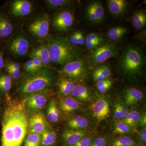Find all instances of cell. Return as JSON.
<instances>
[{"mask_svg":"<svg viewBox=\"0 0 146 146\" xmlns=\"http://www.w3.org/2000/svg\"><path fill=\"white\" fill-rule=\"evenodd\" d=\"M108 6L110 13L115 16H119L124 13L128 1L125 0H108Z\"/></svg>","mask_w":146,"mask_h":146,"instance_id":"2e32d148","label":"cell"},{"mask_svg":"<svg viewBox=\"0 0 146 146\" xmlns=\"http://www.w3.org/2000/svg\"><path fill=\"white\" fill-rule=\"evenodd\" d=\"M132 24L136 29H141L144 27L146 24L145 11L141 10L135 13L132 18Z\"/></svg>","mask_w":146,"mask_h":146,"instance_id":"4316f807","label":"cell"},{"mask_svg":"<svg viewBox=\"0 0 146 146\" xmlns=\"http://www.w3.org/2000/svg\"><path fill=\"white\" fill-rule=\"evenodd\" d=\"M29 54L35 55L40 58L44 66L49 64L50 59L48 48L47 44H42L32 49Z\"/></svg>","mask_w":146,"mask_h":146,"instance_id":"e0dca14e","label":"cell"},{"mask_svg":"<svg viewBox=\"0 0 146 146\" xmlns=\"http://www.w3.org/2000/svg\"><path fill=\"white\" fill-rule=\"evenodd\" d=\"M47 45L50 62L55 65H64L78 60L83 53L80 48L61 35L50 37Z\"/></svg>","mask_w":146,"mask_h":146,"instance_id":"7a4b0ae2","label":"cell"},{"mask_svg":"<svg viewBox=\"0 0 146 146\" xmlns=\"http://www.w3.org/2000/svg\"><path fill=\"white\" fill-rule=\"evenodd\" d=\"M119 48L114 42H108L95 48L89 56V61L92 65H97L105 62L117 54Z\"/></svg>","mask_w":146,"mask_h":146,"instance_id":"5b68a950","label":"cell"},{"mask_svg":"<svg viewBox=\"0 0 146 146\" xmlns=\"http://www.w3.org/2000/svg\"></svg>","mask_w":146,"mask_h":146,"instance_id":"f907efd6","label":"cell"},{"mask_svg":"<svg viewBox=\"0 0 146 146\" xmlns=\"http://www.w3.org/2000/svg\"><path fill=\"white\" fill-rule=\"evenodd\" d=\"M119 108L122 118H124L128 113L127 110L121 104H120Z\"/></svg>","mask_w":146,"mask_h":146,"instance_id":"bcb514c9","label":"cell"},{"mask_svg":"<svg viewBox=\"0 0 146 146\" xmlns=\"http://www.w3.org/2000/svg\"><path fill=\"white\" fill-rule=\"evenodd\" d=\"M85 40L83 33L80 31H78V45H83Z\"/></svg>","mask_w":146,"mask_h":146,"instance_id":"7bdbcfd3","label":"cell"},{"mask_svg":"<svg viewBox=\"0 0 146 146\" xmlns=\"http://www.w3.org/2000/svg\"><path fill=\"white\" fill-rule=\"evenodd\" d=\"M127 29L126 28L117 27L112 28L108 31V36L112 41H117L121 38L126 33Z\"/></svg>","mask_w":146,"mask_h":146,"instance_id":"f546056e","label":"cell"},{"mask_svg":"<svg viewBox=\"0 0 146 146\" xmlns=\"http://www.w3.org/2000/svg\"><path fill=\"white\" fill-rule=\"evenodd\" d=\"M104 8L99 1H93L87 5L85 16L91 23H99L102 22L104 18Z\"/></svg>","mask_w":146,"mask_h":146,"instance_id":"30bf717a","label":"cell"},{"mask_svg":"<svg viewBox=\"0 0 146 146\" xmlns=\"http://www.w3.org/2000/svg\"><path fill=\"white\" fill-rule=\"evenodd\" d=\"M5 70L12 79L18 80L21 77V72L20 70H14L7 67H5Z\"/></svg>","mask_w":146,"mask_h":146,"instance_id":"74e56055","label":"cell"},{"mask_svg":"<svg viewBox=\"0 0 146 146\" xmlns=\"http://www.w3.org/2000/svg\"><path fill=\"white\" fill-rule=\"evenodd\" d=\"M12 24L9 18L4 14H0V37L6 38L13 32Z\"/></svg>","mask_w":146,"mask_h":146,"instance_id":"44dd1931","label":"cell"},{"mask_svg":"<svg viewBox=\"0 0 146 146\" xmlns=\"http://www.w3.org/2000/svg\"><path fill=\"white\" fill-rule=\"evenodd\" d=\"M44 2L50 9L67 8L74 5V2L69 0H46Z\"/></svg>","mask_w":146,"mask_h":146,"instance_id":"484cf974","label":"cell"},{"mask_svg":"<svg viewBox=\"0 0 146 146\" xmlns=\"http://www.w3.org/2000/svg\"><path fill=\"white\" fill-rule=\"evenodd\" d=\"M41 146H54L57 135L54 130L48 126L41 135Z\"/></svg>","mask_w":146,"mask_h":146,"instance_id":"ffe728a7","label":"cell"},{"mask_svg":"<svg viewBox=\"0 0 146 146\" xmlns=\"http://www.w3.org/2000/svg\"><path fill=\"white\" fill-rule=\"evenodd\" d=\"M5 67L12 68L15 70H20L21 69V65L20 63L17 62H14L12 61H9L6 63Z\"/></svg>","mask_w":146,"mask_h":146,"instance_id":"b9f144b4","label":"cell"},{"mask_svg":"<svg viewBox=\"0 0 146 146\" xmlns=\"http://www.w3.org/2000/svg\"><path fill=\"white\" fill-rule=\"evenodd\" d=\"M71 95L74 98L84 101L89 100L91 98V93L89 89L80 84L75 86Z\"/></svg>","mask_w":146,"mask_h":146,"instance_id":"603a6c76","label":"cell"},{"mask_svg":"<svg viewBox=\"0 0 146 146\" xmlns=\"http://www.w3.org/2000/svg\"><path fill=\"white\" fill-rule=\"evenodd\" d=\"M141 119L140 113L137 111H133L127 114L124 117L123 122L129 126H135L140 122Z\"/></svg>","mask_w":146,"mask_h":146,"instance_id":"4dcf8cb0","label":"cell"},{"mask_svg":"<svg viewBox=\"0 0 146 146\" xmlns=\"http://www.w3.org/2000/svg\"><path fill=\"white\" fill-rule=\"evenodd\" d=\"M113 82L109 80H105L103 81L98 82L97 87L98 91L101 93H105L112 86Z\"/></svg>","mask_w":146,"mask_h":146,"instance_id":"e575fe53","label":"cell"},{"mask_svg":"<svg viewBox=\"0 0 146 146\" xmlns=\"http://www.w3.org/2000/svg\"><path fill=\"white\" fill-rule=\"evenodd\" d=\"M140 140L141 142L145 143L146 141V128H144L140 134Z\"/></svg>","mask_w":146,"mask_h":146,"instance_id":"7dc6e473","label":"cell"},{"mask_svg":"<svg viewBox=\"0 0 146 146\" xmlns=\"http://www.w3.org/2000/svg\"><path fill=\"white\" fill-rule=\"evenodd\" d=\"M31 2L27 0H15L11 3L10 10L13 16L24 17L29 15L32 11Z\"/></svg>","mask_w":146,"mask_h":146,"instance_id":"4fadbf2b","label":"cell"},{"mask_svg":"<svg viewBox=\"0 0 146 146\" xmlns=\"http://www.w3.org/2000/svg\"><path fill=\"white\" fill-rule=\"evenodd\" d=\"M145 64L143 50L135 44L128 45L125 47L118 59L119 68L129 76L135 75L141 72Z\"/></svg>","mask_w":146,"mask_h":146,"instance_id":"3957f363","label":"cell"},{"mask_svg":"<svg viewBox=\"0 0 146 146\" xmlns=\"http://www.w3.org/2000/svg\"><path fill=\"white\" fill-rule=\"evenodd\" d=\"M129 127L123 121L117 123L114 129V133L116 134H125L129 131Z\"/></svg>","mask_w":146,"mask_h":146,"instance_id":"836d02e7","label":"cell"},{"mask_svg":"<svg viewBox=\"0 0 146 146\" xmlns=\"http://www.w3.org/2000/svg\"><path fill=\"white\" fill-rule=\"evenodd\" d=\"M57 86L59 94L63 96H67L72 94L75 85L71 79L64 78L58 80Z\"/></svg>","mask_w":146,"mask_h":146,"instance_id":"7402d4cb","label":"cell"},{"mask_svg":"<svg viewBox=\"0 0 146 146\" xmlns=\"http://www.w3.org/2000/svg\"><path fill=\"white\" fill-rule=\"evenodd\" d=\"M50 24L49 16L44 13L37 16L29 25V31L36 38L44 39L48 35Z\"/></svg>","mask_w":146,"mask_h":146,"instance_id":"52a82bcc","label":"cell"},{"mask_svg":"<svg viewBox=\"0 0 146 146\" xmlns=\"http://www.w3.org/2000/svg\"><path fill=\"white\" fill-rule=\"evenodd\" d=\"M86 72L85 63L83 60L78 59L65 64L60 71L61 74L71 79L82 78Z\"/></svg>","mask_w":146,"mask_h":146,"instance_id":"9c48e42d","label":"cell"},{"mask_svg":"<svg viewBox=\"0 0 146 146\" xmlns=\"http://www.w3.org/2000/svg\"><path fill=\"white\" fill-rule=\"evenodd\" d=\"M92 113L99 121L104 119L108 117L110 112L109 104L104 99L98 100L91 106Z\"/></svg>","mask_w":146,"mask_h":146,"instance_id":"9a60e30c","label":"cell"},{"mask_svg":"<svg viewBox=\"0 0 146 146\" xmlns=\"http://www.w3.org/2000/svg\"><path fill=\"white\" fill-rule=\"evenodd\" d=\"M25 100L9 99L3 112L1 146H22L28 129Z\"/></svg>","mask_w":146,"mask_h":146,"instance_id":"6da1fadb","label":"cell"},{"mask_svg":"<svg viewBox=\"0 0 146 146\" xmlns=\"http://www.w3.org/2000/svg\"><path fill=\"white\" fill-rule=\"evenodd\" d=\"M111 75V72L106 65L97 68L93 74V78L95 81L98 82L107 79Z\"/></svg>","mask_w":146,"mask_h":146,"instance_id":"f1b7e54d","label":"cell"},{"mask_svg":"<svg viewBox=\"0 0 146 146\" xmlns=\"http://www.w3.org/2000/svg\"><path fill=\"white\" fill-rule=\"evenodd\" d=\"M136 143L132 138L128 136H121L112 141L111 146H136Z\"/></svg>","mask_w":146,"mask_h":146,"instance_id":"d6a6232c","label":"cell"},{"mask_svg":"<svg viewBox=\"0 0 146 146\" xmlns=\"http://www.w3.org/2000/svg\"><path fill=\"white\" fill-rule=\"evenodd\" d=\"M48 125L42 112H35L29 117L28 129L30 133L41 135Z\"/></svg>","mask_w":146,"mask_h":146,"instance_id":"8fae6325","label":"cell"},{"mask_svg":"<svg viewBox=\"0 0 146 146\" xmlns=\"http://www.w3.org/2000/svg\"><path fill=\"white\" fill-rule=\"evenodd\" d=\"M103 40V37L101 34L92 33L86 36L85 42L86 43L95 42H102Z\"/></svg>","mask_w":146,"mask_h":146,"instance_id":"d590c367","label":"cell"},{"mask_svg":"<svg viewBox=\"0 0 146 146\" xmlns=\"http://www.w3.org/2000/svg\"><path fill=\"white\" fill-rule=\"evenodd\" d=\"M92 140L90 137H85L78 142L71 146H90Z\"/></svg>","mask_w":146,"mask_h":146,"instance_id":"60d3db41","label":"cell"},{"mask_svg":"<svg viewBox=\"0 0 146 146\" xmlns=\"http://www.w3.org/2000/svg\"><path fill=\"white\" fill-rule=\"evenodd\" d=\"M143 97V92L135 88H130L126 90L125 94V103L128 106L136 104Z\"/></svg>","mask_w":146,"mask_h":146,"instance_id":"ac0fdd59","label":"cell"},{"mask_svg":"<svg viewBox=\"0 0 146 146\" xmlns=\"http://www.w3.org/2000/svg\"><path fill=\"white\" fill-rule=\"evenodd\" d=\"M54 80L52 72L47 68H42L27 75L22 81L18 92L24 95H30L46 91L52 86Z\"/></svg>","mask_w":146,"mask_h":146,"instance_id":"277c9868","label":"cell"},{"mask_svg":"<svg viewBox=\"0 0 146 146\" xmlns=\"http://www.w3.org/2000/svg\"><path fill=\"white\" fill-rule=\"evenodd\" d=\"M86 131L82 130L68 129L62 135V141L65 146H71L86 137Z\"/></svg>","mask_w":146,"mask_h":146,"instance_id":"5bb4252c","label":"cell"},{"mask_svg":"<svg viewBox=\"0 0 146 146\" xmlns=\"http://www.w3.org/2000/svg\"><path fill=\"white\" fill-rule=\"evenodd\" d=\"M30 43L26 36L21 33H16L11 38L8 44L9 50L16 56H24L29 50Z\"/></svg>","mask_w":146,"mask_h":146,"instance_id":"ba28073f","label":"cell"},{"mask_svg":"<svg viewBox=\"0 0 146 146\" xmlns=\"http://www.w3.org/2000/svg\"><path fill=\"white\" fill-rule=\"evenodd\" d=\"M29 57L31 58V59L35 66L36 71L39 70L40 69L44 68V67L42 60L37 56L29 54Z\"/></svg>","mask_w":146,"mask_h":146,"instance_id":"8d00e7d4","label":"cell"},{"mask_svg":"<svg viewBox=\"0 0 146 146\" xmlns=\"http://www.w3.org/2000/svg\"><path fill=\"white\" fill-rule=\"evenodd\" d=\"M114 115L117 119L120 120L122 119L121 115L119 108V104H117L115 106V110H114Z\"/></svg>","mask_w":146,"mask_h":146,"instance_id":"ee69618b","label":"cell"},{"mask_svg":"<svg viewBox=\"0 0 146 146\" xmlns=\"http://www.w3.org/2000/svg\"><path fill=\"white\" fill-rule=\"evenodd\" d=\"M90 146H107V141L104 137H98L92 141Z\"/></svg>","mask_w":146,"mask_h":146,"instance_id":"f35d334b","label":"cell"},{"mask_svg":"<svg viewBox=\"0 0 146 146\" xmlns=\"http://www.w3.org/2000/svg\"><path fill=\"white\" fill-rule=\"evenodd\" d=\"M24 68H25V70L29 74L34 72L36 71L35 66L31 59H30L25 63Z\"/></svg>","mask_w":146,"mask_h":146,"instance_id":"ab89813d","label":"cell"},{"mask_svg":"<svg viewBox=\"0 0 146 146\" xmlns=\"http://www.w3.org/2000/svg\"><path fill=\"white\" fill-rule=\"evenodd\" d=\"M41 135L30 133L25 139L22 146H41Z\"/></svg>","mask_w":146,"mask_h":146,"instance_id":"1f68e13d","label":"cell"},{"mask_svg":"<svg viewBox=\"0 0 146 146\" xmlns=\"http://www.w3.org/2000/svg\"><path fill=\"white\" fill-rule=\"evenodd\" d=\"M88 124V121L86 119L79 116L71 118L67 123L69 127L75 130H81L82 129L87 127Z\"/></svg>","mask_w":146,"mask_h":146,"instance_id":"d4e9b609","label":"cell"},{"mask_svg":"<svg viewBox=\"0 0 146 146\" xmlns=\"http://www.w3.org/2000/svg\"><path fill=\"white\" fill-rule=\"evenodd\" d=\"M74 16L70 11L60 9L56 12L52 19V26L58 31L65 32L72 26Z\"/></svg>","mask_w":146,"mask_h":146,"instance_id":"8992f818","label":"cell"},{"mask_svg":"<svg viewBox=\"0 0 146 146\" xmlns=\"http://www.w3.org/2000/svg\"><path fill=\"white\" fill-rule=\"evenodd\" d=\"M59 111L57 104L54 100H52L48 104L47 111V119L49 122L55 123L59 119Z\"/></svg>","mask_w":146,"mask_h":146,"instance_id":"cb8c5ba5","label":"cell"},{"mask_svg":"<svg viewBox=\"0 0 146 146\" xmlns=\"http://www.w3.org/2000/svg\"><path fill=\"white\" fill-rule=\"evenodd\" d=\"M60 107L62 111L65 114H70L78 109L79 104L73 97H66L60 101Z\"/></svg>","mask_w":146,"mask_h":146,"instance_id":"d6986e66","label":"cell"},{"mask_svg":"<svg viewBox=\"0 0 146 146\" xmlns=\"http://www.w3.org/2000/svg\"><path fill=\"white\" fill-rule=\"evenodd\" d=\"M102 42H88L85 43L86 48L88 49H92L95 48L96 47L98 46Z\"/></svg>","mask_w":146,"mask_h":146,"instance_id":"f6af8a7d","label":"cell"},{"mask_svg":"<svg viewBox=\"0 0 146 146\" xmlns=\"http://www.w3.org/2000/svg\"><path fill=\"white\" fill-rule=\"evenodd\" d=\"M44 92L31 94L24 100L27 110L35 112L45 106L47 102V97L43 94Z\"/></svg>","mask_w":146,"mask_h":146,"instance_id":"7c38bea8","label":"cell"},{"mask_svg":"<svg viewBox=\"0 0 146 146\" xmlns=\"http://www.w3.org/2000/svg\"><path fill=\"white\" fill-rule=\"evenodd\" d=\"M5 62L2 53L0 52V71L3 69L4 66Z\"/></svg>","mask_w":146,"mask_h":146,"instance_id":"c3c4849f","label":"cell"},{"mask_svg":"<svg viewBox=\"0 0 146 146\" xmlns=\"http://www.w3.org/2000/svg\"><path fill=\"white\" fill-rule=\"evenodd\" d=\"M146 116L145 114L143 115L142 117H141V120H140V122L141 123L142 125H146Z\"/></svg>","mask_w":146,"mask_h":146,"instance_id":"681fc988","label":"cell"},{"mask_svg":"<svg viewBox=\"0 0 146 146\" xmlns=\"http://www.w3.org/2000/svg\"><path fill=\"white\" fill-rule=\"evenodd\" d=\"M12 78L8 74H0V94H7L11 87Z\"/></svg>","mask_w":146,"mask_h":146,"instance_id":"83f0119b","label":"cell"}]
</instances>
